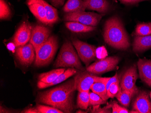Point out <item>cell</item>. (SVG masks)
<instances>
[{
	"label": "cell",
	"mask_w": 151,
	"mask_h": 113,
	"mask_svg": "<svg viewBox=\"0 0 151 113\" xmlns=\"http://www.w3.org/2000/svg\"><path fill=\"white\" fill-rule=\"evenodd\" d=\"M76 87L74 79L38 95L39 102L52 106L63 113H71L75 109L74 96Z\"/></svg>",
	"instance_id": "obj_1"
},
{
	"label": "cell",
	"mask_w": 151,
	"mask_h": 113,
	"mask_svg": "<svg viewBox=\"0 0 151 113\" xmlns=\"http://www.w3.org/2000/svg\"><path fill=\"white\" fill-rule=\"evenodd\" d=\"M103 37L107 44L116 49L126 50L130 46L127 32L117 16L112 17L106 21Z\"/></svg>",
	"instance_id": "obj_2"
},
{
	"label": "cell",
	"mask_w": 151,
	"mask_h": 113,
	"mask_svg": "<svg viewBox=\"0 0 151 113\" xmlns=\"http://www.w3.org/2000/svg\"><path fill=\"white\" fill-rule=\"evenodd\" d=\"M74 48L73 45L70 41H66L61 48L54 63V67H71L76 68L79 70H85L80 60L78 55Z\"/></svg>",
	"instance_id": "obj_3"
},
{
	"label": "cell",
	"mask_w": 151,
	"mask_h": 113,
	"mask_svg": "<svg viewBox=\"0 0 151 113\" xmlns=\"http://www.w3.org/2000/svg\"><path fill=\"white\" fill-rule=\"evenodd\" d=\"M58 48V41L56 36H50L47 41L35 50V65L42 67L51 61Z\"/></svg>",
	"instance_id": "obj_4"
},
{
	"label": "cell",
	"mask_w": 151,
	"mask_h": 113,
	"mask_svg": "<svg viewBox=\"0 0 151 113\" xmlns=\"http://www.w3.org/2000/svg\"><path fill=\"white\" fill-rule=\"evenodd\" d=\"M110 77H102L97 76L95 74L87 70H79L75 75L76 89L78 92H89L91 86L98 82H107Z\"/></svg>",
	"instance_id": "obj_5"
},
{
	"label": "cell",
	"mask_w": 151,
	"mask_h": 113,
	"mask_svg": "<svg viewBox=\"0 0 151 113\" xmlns=\"http://www.w3.org/2000/svg\"><path fill=\"white\" fill-rule=\"evenodd\" d=\"M103 16V14L86 12L84 11L67 13L63 19L66 22H77L85 25L96 27L100 23Z\"/></svg>",
	"instance_id": "obj_6"
},
{
	"label": "cell",
	"mask_w": 151,
	"mask_h": 113,
	"mask_svg": "<svg viewBox=\"0 0 151 113\" xmlns=\"http://www.w3.org/2000/svg\"><path fill=\"white\" fill-rule=\"evenodd\" d=\"M71 39L72 44L76 49L80 59L86 67H88L96 57V48L94 45L82 42L77 38H73Z\"/></svg>",
	"instance_id": "obj_7"
},
{
	"label": "cell",
	"mask_w": 151,
	"mask_h": 113,
	"mask_svg": "<svg viewBox=\"0 0 151 113\" xmlns=\"http://www.w3.org/2000/svg\"><path fill=\"white\" fill-rule=\"evenodd\" d=\"M119 61V58L117 56L106 57L88 66L86 70L95 75L104 74L115 70Z\"/></svg>",
	"instance_id": "obj_8"
},
{
	"label": "cell",
	"mask_w": 151,
	"mask_h": 113,
	"mask_svg": "<svg viewBox=\"0 0 151 113\" xmlns=\"http://www.w3.org/2000/svg\"><path fill=\"white\" fill-rule=\"evenodd\" d=\"M138 78L137 66L134 65L128 68L123 75L120 82L121 88L127 90L131 93L133 97L136 96L139 90L136 85V82Z\"/></svg>",
	"instance_id": "obj_9"
},
{
	"label": "cell",
	"mask_w": 151,
	"mask_h": 113,
	"mask_svg": "<svg viewBox=\"0 0 151 113\" xmlns=\"http://www.w3.org/2000/svg\"><path fill=\"white\" fill-rule=\"evenodd\" d=\"M50 28L41 25H35L32 30L29 43L32 44L35 50L45 43L50 36Z\"/></svg>",
	"instance_id": "obj_10"
},
{
	"label": "cell",
	"mask_w": 151,
	"mask_h": 113,
	"mask_svg": "<svg viewBox=\"0 0 151 113\" xmlns=\"http://www.w3.org/2000/svg\"><path fill=\"white\" fill-rule=\"evenodd\" d=\"M16 56L22 65H29L35 61V48L30 43L18 46L16 49Z\"/></svg>",
	"instance_id": "obj_11"
},
{
	"label": "cell",
	"mask_w": 151,
	"mask_h": 113,
	"mask_svg": "<svg viewBox=\"0 0 151 113\" xmlns=\"http://www.w3.org/2000/svg\"><path fill=\"white\" fill-rule=\"evenodd\" d=\"M32 30V27L28 22H23L19 26L13 39L14 43L17 48L24 45L29 42Z\"/></svg>",
	"instance_id": "obj_12"
},
{
	"label": "cell",
	"mask_w": 151,
	"mask_h": 113,
	"mask_svg": "<svg viewBox=\"0 0 151 113\" xmlns=\"http://www.w3.org/2000/svg\"><path fill=\"white\" fill-rule=\"evenodd\" d=\"M133 104V110L139 113H151V102L149 94L145 91H139Z\"/></svg>",
	"instance_id": "obj_13"
},
{
	"label": "cell",
	"mask_w": 151,
	"mask_h": 113,
	"mask_svg": "<svg viewBox=\"0 0 151 113\" xmlns=\"http://www.w3.org/2000/svg\"><path fill=\"white\" fill-rule=\"evenodd\" d=\"M26 4L36 18L47 24L46 12L42 0H27Z\"/></svg>",
	"instance_id": "obj_14"
},
{
	"label": "cell",
	"mask_w": 151,
	"mask_h": 113,
	"mask_svg": "<svg viewBox=\"0 0 151 113\" xmlns=\"http://www.w3.org/2000/svg\"><path fill=\"white\" fill-rule=\"evenodd\" d=\"M137 66L142 80L151 88V60L146 59H139Z\"/></svg>",
	"instance_id": "obj_15"
},
{
	"label": "cell",
	"mask_w": 151,
	"mask_h": 113,
	"mask_svg": "<svg viewBox=\"0 0 151 113\" xmlns=\"http://www.w3.org/2000/svg\"><path fill=\"white\" fill-rule=\"evenodd\" d=\"M79 70L74 69L73 68H69L65 70V71L61 74L57 79L52 82L50 83H45L39 81L37 83V87L39 89H44V88L49 87L51 86H54L67 80V79L71 77L72 76L74 75Z\"/></svg>",
	"instance_id": "obj_16"
},
{
	"label": "cell",
	"mask_w": 151,
	"mask_h": 113,
	"mask_svg": "<svg viewBox=\"0 0 151 113\" xmlns=\"http://www.w3.org/2000/svg\"><path fill=\"white\" fill-rule=\"evenodd\" d=\"M150 48H151V34L147 36H135L133 44L134 52H142Z\"/></svg>",
	"instance_id": "obj_17"
},
{
	"label": "cell",
	"mask_w": 151,
	"mask_h": 113,
	"mask_svg": "<svg viewBox=\"0 0 151 113\" xmlns=\"http://www.w3.org/2000/svg\"><path fill=\"white\" fill-rule=\"evenodd\" d=\"M86 9L96 11L101 13L107 12L109 4L107 0H83Z\"/></svg>",
	"instance_id": "obj_18"
},
{
	"label": "cell",
	"mask_w": 151,
	"mask_h": 113,
	"mask_svg": "<svg viewBox=\"0 0 151 113\" xmlns=\"http://www.w3.org/2000/svg\"><path fill=\"white\" fill-rule=\"evenodd\" d=\"M65 26L71 32L76 33H85L92 32L96 29L95 26L85 25L74 21L66 22Z\"/></svg>",
	"instance_id": "obj_19"
},
{
	"label": "cell",
	"mask_w": 151,
	"mask_h": 113,
	"mask_svg": "<svg viewBox=\"0 0 151 113\" xmlns=\"http://www.w3.org/2000/svg\"><path fill=\"white\" fill-rule=\"evenodd\" d=\"M86 9L83 0H68L64 5L63 11L67 13L84 11Z\"/></svg>",
	"instance_id": "obj_20"
},
{
	"label": "cell",
	"mask_w": 151,
	"mask_h": 113,
	"mask_svg": "<svg viewBox=\"0 0 151 113\" xmlns=\"http://www.w3.org/2000/svg\"><path fill=\"white\" fill-rule=\"evenodd\" d=\"M65 70L64 68H60L42 73L39 75V81L45 83H51L56 80L61 74L65 71Z\"/></svg>",
	"instance_id": "obj_21"
},
{
	"label": "cell",
	"mask_w": 151,
	"mask_h": 113,
	"mask_svg": "<svg viewBox=\"0 0 151 113\" xmlns=\"http://www.w3.org/2000/svg\"><path fill=\"white\" fill-rule=\"evenodd\" d=\"M42 1L46 12L47 25H52L57 22L59 17L57 9L46 2L45 0H42Z\"/></svg>",
	"instance_id": "obj_22"
},
{
	"label": "cell",
	"mask_w": 151,
	"mask_h": 113,
	"mask_svg": "<svg viewBox=\"0 0 151 113\" xmlns=\"http://www.w3.org/2000/svg\"><path fill=\"white\" fill-rule=\"evenodd\" d=\"M107 82H98L94 83L91 87V90L93 92L99 95L103 99L106 101L109 98L107 96L106 90Z\"/></svg>",
	"instance_id": "obj_23"
},
{
	"label": "cell",
	"mask_w": 151,
	"mask_h": 113,
	"mask_svg": "<svg viewBox=\"0 0 151 113\" xmlns=\"http://www.w3.org/2000/svg\"><path fill=\"white\" fill-rule=\"evenodd\" d=\"M89 92H78L77 97V107L81 109L88 108L90 102Z\"/></svg>",
	"instance_id": "obj_24"
},
{
	"label": "cell",
	"mask_w": 151,
	"mask_h": 113,
	"mask_svg": "<svg viewBox=\"0 0 151 113\" xmlns=\"http://www.w3.org/2000/svg\"><path fill=\"white\" fill-rule=\"evenodd\" d=\"M115 97L121 104L126 107H128L133 96L131 93L129 91L123 89L120 87L119 91Z\"/></svg>",
	"instance_id": "obj_25"
},
{
	"label": "cell",
	"mask_w": 151,
	"mask_h": 113,
	"mask_svg": "<svg viewBox=\"0 0 151 113\" xmlns=\"http://www.w3.org/2000/svg\"><path fill=\"white\" fill-rule=\"evenodd\" d=\"M135 36H145L151 34V24L149 23H140L137 24L134 33Z\"/></svg>",
	"instance_id": "obj_26"
},
{
	"label": "cell",
	"mask_w": 151,
	"mask_h": 113,
	"mask_svg": "<svg viewBox=\"0 0 151 113\" xmlns=\"http://www.w3.org/2000/svg\"><path fill=\"white\" fill-rule=\"evenodd\" d=\"M0 18L1 20L10 18L11 15V10L4 0H0Z\"/></svg>",
	"instance_id": "obj_27"
},
{
	"label": "cell",
	"mask_w": 151,
	"mask_h": 113,
	"mask_svg": "<svg viewBox=\"0 0 151 113\" xmlns=\"http://www.w3.org/2000/svg\"><path fill=\"white\" fill-rule=\"evenodd\" d=\"M90 97V102L89 105L91 106H97L101 104H105L106 103V101H105L99 95L95 93L89 92Z\"/></svg>",
	"instance_id": "obj_28"
},
{
	"label": "cell",
	"mask_w": 151,
	"mask_h": 113,
	"mask_svg": "<svg viewBox=\"0 0 151 113\" xmlns=\"http://www.w3.org/2000/svg\"><path fill=\"white\" fill-rule=\"evenodd\" d=\"M36 107L40 113H63L62 111L51 106L37 104Z\"/></svg>",
	"instance_id": "obj_29"
},
{
	"label": "cell",
	"mask_w": 151,
	"mask_h": 113,
	"mask_svg": "<svg viewBox=\"0 0 151 113\" xmlns=\"http://www.w3.org/2000/svg\"><path fill=\"white\" fill-rule=\"evenodd\" d=\"M120 81L114 82L110 86L107 91V96L109 98H113L117 94L120 88Z\"/></svg>",
	"instance_id": "obj_30"
},
{
	"label": "cell",
	"mask_w": 151,
	"mask_h": 113,
	"mask_svg": "<svg viewBox=\"0 0 151 113\" xmlns=\"http://www.w3.org/2000/svg\"><path fill=\"white\" fill-rule=\"evenodd\" d=\"M111 108L112 109V113H129V110L122 106L118 104L115 101L111 103Z\"/></svg>",
	"instance_id": "obj_31"
},
{
	"label": "cell",
	"mask_w": 151,
	"mask_h": 113,
	"mask_svg": "<svg viewBox=\"0 0 151 113\" xmlns=\"http://www.w3.org/2000/svg\"><path fill=\"white\" fill-rule=\"evenodd\" d=\"M99 105H97V106H93V110H91V113H112L110 109L111 108V104L107 105L103 108L99 107Z\"/></svg>",
	"instance_id": "obj_32"
},
{
	"label": "cell",
	"mask_w": 151,
	"mask_h": 113,
	"mask_svg": "<svg viewBox=\"0 0 151 113\" xmlns=\"http://www.w3.org/2000/svg\"><path fill=\"white\" fill-rule=\"evenodd\" d=\"M96 57L98 58H101V59L105 58L106 56L107 55V52L105 47L101 46L96 48Z\"/></svg>",
	"instance_id": "obj_33"
},
{
	"label": "cell",
	"mask_w": 151,
	"mask_h": 113,
	"mask_svg": "<svg viewBox=\"0 0 151 113\" xmlns=\"http://www.w3.org/2000/svg\"><path fill=\"white\" fill-rule=\"evenodd\" d=\"M119 81L120 80H119L118 75V74H117V73H116L113 77H110V78L109 79V80L107 82L106 85L107 92L110 86H111L113 83Z\"/></svg>",
	"instance_id": "obj_34"
},
{
	"label": "cell",
	"mask_w": 151,
	"mask_h": 113,
	"mask_svg": "<svg viewBox=\"0 0 151 113\" xmlns=\"http://www.w3.org/2000/svg\"><path fill=\"white\" fill-rule=\"evenodd\" d=\"M120 2L125 4H134L146 0H119Z\"/></svg>",
	"instance_id": "obj_35"
},
{
	"label": "cell",
	"mask_w": 151,
	"mask_h": 113,
	"mask_svg": "<svg viewBox=\"0 0 151 113\" xmlns=\"http://www.w3.org/2000/svg\"><path fill=\"white\" fill-rule=\"evenodd\" d=\"M52 4L56 7H59L64 4L65 0H50Z\"/></svg>",
	"instance_id": "obj_36"
},
{
	"label": "cell",
	"mask_w": 151,
	"mask_h": 113,
	"mask_svg": "<svg viewBox=\"0 0 151 113\" xmlns=\"http://www.w3.org/2000/svg\"><path fill=\"white\" fill-rule=\"evenodd\" d=\"M22 113H40L36 107H35L29 108L27 109H24Z\"/></svg>",
	"instance_id": "obj_37"
},
{
	"label": "cell",
	"mask_w": 151,
	"mask_h": 113,
	"mask_svg": "<svg viewBox=\"0 0 151 113\" xmlns=\"http://www.w3.org/2000/svg\"><path fill=\"white\" fill-rule=\"evenodd\" d=\"M7 48H8L9 50H13L15 49L16 46L15 44L14 43H9L7 45Z\"/></svg>",
	"instance_id": "obj_38"
},
{
	"label": "cell",
	"mask_w": 151,
	"mask_h": 113,
	"mask_svg": "<svg viewBox=\"0 0 151 113\" xmlns=\"http://www.w3.org/2000/svg\"><path fill=\"white\" fill-rule=\"evenodd\" d=\"M149 95H150V98H151V92H150V94H149Z\"/></svg>",
	"instance_id": "obj_39"
},
{
	"label": "cell",
	"mask_w": 151,
	"mask_h": 113,
	"mask_svg": "<svg viewBox=\"0 0 151 113\" xmlns=\"http://www.w3.org/2000/svg\"><path fill=\"white\" fill-rule=\"evenodd\" d=\"M150 23H151V22H150Z\"/></svg>",
	"instance_id": "obj_40"
}]
</instances>
